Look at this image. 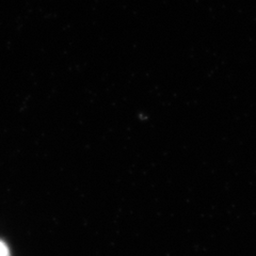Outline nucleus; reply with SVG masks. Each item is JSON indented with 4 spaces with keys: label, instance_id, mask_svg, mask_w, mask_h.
<instances>
[{
    "label": "nucleus",
    "instance_id": "f257e3e1",
    "mask_svg": "<svg viewBox=\"0 0 256 256\" xmlns=\"http://www.w3.org/2000/svg\"><path fill=\"white\" fill-rule=\"evenodd\" d=\"M0 256H10L9 248H8L2 240H0Z\"/></svg>",
    "mask_w": 256,
    "mask_h": 256
}]
</instances>
